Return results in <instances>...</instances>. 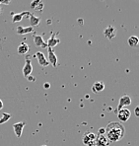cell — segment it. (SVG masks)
<instances>
[{"instance_id":"cell-13","label":"cell","mask_w":139,"mask_h":146,"mask_svg":"<svg viewBox=\"0 0 139 146\" xmlns=\"http://www.w3.org/2000/svg\"><path fill=\"white\" fill-rule=\"evenodd\" d=\"M34 31V28L33 27H23V26H18L16 29V32L18 35H26V34H29L32 33Z\"/></svg>"},{"instance_id":"cell-23","label":"cell","mask_w":139,"mask_h":146,"mask_svg":"<svg viewBox=\"0 0 139 146\" xmlns=\"http://www.w3.org/2000/svg\"><path fill=\"white\" fill-rule=\"evenodd\" d=\"M134 113H135L136 117H139V106H137L135 109H134Z\"/></svg>"},{"instance_id":"cell-22","label":"cell","mask_w":139,"mask_h":146,"mask_svg":"<svg viewBox=\"0 0 139 146\" xmlns=\"http://www.w3.org/2000/svg\"><path fill=\"white\" fill-rule=\"evenodd\" d=\"M106 133V129H105V127H101L99 129V131H98V134H105Z\"/></svg>"},{"instance_id":"cell-5","label":"cell","mask_w":139,"mask_h":146,"mask_svg":"<svg viewBox=\"0 0 139 146\" xmlns=\"http://www.w3.org/2000/svg\"><path fill=\"white\" fill-rule=\"evenodd\" d=\"M130 105H131V98L128 95H123L122 97L119 98V102H118V105H117V111H118L119 110L123 109L124 107L130 106Z\"/></svg>"},{"instance_id":"cell-2","label":"cell","mask_w":139,"mask_h":146,"mask_svg":"<svg viewBox=\"0 0 139 146\" xmlns=\"http://www.w3.org/2000/svg\"><path fill=\"white\" fill-rule=\"evenodd\" d=\"M95 139H96V134L94 132L87 131L86 133L83 135V143L86 146L95 145Z\"/></svg>"},{"instance_id":"cell-10","label":"cell","mask_w":139,"mask_h":146,"mask_svg":"<svg viewBox=\"0 0 139 146\" xmlns=\"http://www.w3.org/2000/svg\"><path fill=\"white\" fill-rule=\"evenodd\" d=\"M36 57H37V59H38V64H40V66H42V67H46V66H48V64H50L48 59L46 58V56H44V54L42 51H38V52L36 53Z\"/></svg>"},{"instance_id":"cell-19","label":"cell","mask_w":139,"mask_h":146,"mask_svg":"<svg viewBox=\"0 0 139 146\" xmlns=\"http://www.w3.org/2000/svg\"><path fill=\"white\" fill-rule=\"evenodd\" d=\"M31 5H32V8H33V9H40V10H42V6H44L40 0H34V1L31 3Z\"/></svg>"},{"instance_id":"cell-12","label":"cell","mask_w":139,"mask_h":146,"mask_svg":"<svg viewBox=\"0 0 139 146\" xmlns=\"http://www.w3.org/2000/svg\"><path fill=\"white\" fill-rule=\"evenodd\" d=\"M34 42L37 46H40V48H46L48 46H46V42L44 40V38L42 36H34Z\"/></svg>"},{"instance_id":"cell-4","label":"cell","mask_w":139,"mask_h":146,"mask_svg":"<svg viewBox=\"0 0 139 146\" xmlns=\"http://www.w3.org/2000/svg\"><path fill=\"white\" fill-rule=\"evenodd\" d=\"M110 141L107 138L106 134H97L95 139V146H109Z\"/></svg>"},{"instance_id":"cell-18","label":"cell","mask_w":139,"mask_h":146,"mask_svg":"<svg viewBox=\"0 0 139 146\" xmlns=\"http://www.w3.org/2000/svg\"><path fill=\"white\" fill-rule=\"evenodd\" d=\"M127 42H128V46H132V48H134V46H138V44H139V38H138V36H131L127 40Z\"/></svg>"},{"instance_id":"cell-14","label":"cell","mask_w":139,"mask_h":146,"mask_svg":"<svg viewBox=\"0 0 139 146\" xmlns=\"http://www.w3.org/2000/svg\"><path fill=\"white\" fill-rule=\"evenodd\" d=\"M30 14H31V13L29 11H24V12H21V13H18V14L13 15L12 22L13 23L20 22V21H22V19L24 18V16H30Z\"/></svg>"},{"instance_id":"cell-24","label":"cell","mask_w":139,"mask_h":146,"mask_svg":"<svg viewBox=\"0 0 139 146\" xmlns=\"http://www.w3.org/2000/svg\"><path fill=\"white\" fill-rule=\"evenodd\" d=\"M44 88H46V89H48V88H50V84H48V83H44Z\"/></svg>"},{"instance_id":"cell-15","label":"cell","mask_w":139,"mask_h":146,"mask_svg":"<svg viewBox=\"0 0 139 146\" xmlns=\"http://www.w3.org/2000/svg\"><path fill=\"white\" fill-rule=\"evenodd\" d=\"M105 89V84L102 82V81H98V82H95L92 87V90H93L94 93H100L103 90Z\"/></svg>"},{"instance_id":"cell-1","label":"cell","mask_w":139,"mask_h":146,"mask_svg":"<svg viewBox=\"0 0 139 146\" xmlns=\"http://www.w3.org/2000/svg\"><path fill=\"white\" fill-rule=\"evenodd\" d=\"M105 129H106L105 134L110 142H117V141L121 140L125 133L124 126L118 121L110 122Z\"/></svg>"},{"instance_id":"cell-8","label":"cell","mask_w":139,"mask_h":146,"mask_svg":"<svg viewBox=\"0 0 139 146\" xmlns=\"http://www.w3.org/2000/svg\"><path fill=\"white\" fill-rule=\"evenodd\" d=\"M104 35L107 38H109V40H113L115 36V35H116V30H115V28L113 27V26H108V27L105 29Z\"/></svg>"},{"instance_id":"cell-3","label":"cell","mask_w":139,"mask_h":146,"mask_svg":"<svg viewBox=\"0 0 139 146\" xmlns=\"http://www.w3.org/2000/svg\"><path fill=\"white\" fill-rule=\"evenodd\" d=\"M130 115H131L130 111L128 109H125V108L119 110V111H117V117H118L119 121H121V122L127 121L130 117Z\"/></svg>"},{"instance_id":"cell-25","label":"cell","mask_w":139,"mask_h":146,"mask_svg":"<svg viewBox=\"0 0 139 146\" xmlns=\"http://www.w3.org/2000/svg\"><path fill=\"white\" fill-rule=\"evenodd\" d=\"M3 109V102L1 101V99H0V110Z\"/></svg>"},{"instance_id":"cell-26","label":"cell","mask_w":139,"mask_h":146,"mask_svg":"<svg viewBox=\"0 0 139 146\" xmlns=\"http://www.w3.org/2000/svg\"><path fill=\"white\" fill-rule=\"evenodd\" d=\"M0 13H1V9H0Z\"/></svg>"},{"instance_id":"cell-17","label":"cell","mask_w":139,"mask_h":146,"mask_svg":"<svg viewBox=\"0 0 139 146\" xmlns=\"http://www.w3.org/2000/svg\"><path fill=\"white\" fill-rule=\"evenodd\" d=\"M29 46H28L26 42H22L20 46H18V53L19 54H26V53L29 51Z\"/></svg>"},{"instance_id":"cell-20","label":"cell","mask_w":139,"mask_h":146,"mask_svg":"<svg viewBox=\"0 0 139 146\" xmlns=\"http://www.w3.org/2000/svg\"><path fill=\"white\" fill-rule=\"evenodd\" d=\"M10 119H11V115H10V113H4L3 115H2V117L0 119V124L5 123V122L7 121H9Z\"/></svg>"},{"instance_id":"cell-9","label":"cell","mask_w":139,"mask_h":146,"mask_svg":"<svg viewBox=\"0 0 139 146\" xmlns=\"http://www.w3.org/2000/svg\"><path fill=\"white\" fill-rule=\"evenodd\" d=\"M48 63H50L53 67H56L57 66V56L55 55L54 51L52 50V48H48Z\"/></svg>"},{"instance_id":"cell-6","label":"cell","mask_w":139,"mask_h":146,"mask_svg":"<svg viewBox=\"0 0 139 146\" xmlns=\"http://www.w3.org/2000/svg\"><path fill=\"white\" fill-rule=\"evenodd\" d=\"M33 72V66H32V61L30 57H27L25 60V65L23 67V74L25 77H29L30 75H32Z\"/></svg>"},{"instance_id":"cell-11","label":"cell","mask_w":139,"mask_h":146,"mask_svg":"<svg viewBox=\"0 0 139 146\" xmlns=\"http://www.w3.org/2000/svg\"><path fill=\"white\" fill-rule=\"evenodd\" d=\"M60 42V40H59V38H56V36L54 35V33H52V35L50 38L48 40V42H46V46H48V48H54L55 46H57V44Z\"/></svg>"},{"instance_id":"cell-21","label":"cell","mask_w":139,"mask_h":146,"mask_svg":"<svg viewBox=\"0 0 139 146\" xmlns=\"http://www.w3.org/2000/svg\"><path fill=\"white\" fill-rule=\"evenodd\" d=\"M11 2V0H0V4H4V5H8Z\"/></svg>"},{"instance_id":"cell-16","label":"cell","mask_w":139,"mask_h":146,"mask_svg":"<svg viewBox=\"0 0 139 146\" xmlns=\"http://www.w3.org/2000/svg\"><path fill=\"white\" fill-rule=\"evenodd\" d=\"M29 19H30V22H31V27H33V28L36 27V26H38L40 22V17L35 16L34 14H30Z\"/></svg>"},{"instance_id":"cell-7","label":"cell","mask_w":139,"mask_h":146,"mask_svg":"<svg viewBox=\"0 0 139 146\" xmlns=\"http://www.w3.org/2000/svg\"><path fill=\"white\" fill-rule=\"evenodd\" d=\"M25 125H26L25 121H19L13 124V129H14L15 135H16L18 138H20L21 135H22V132H23V129H24Z\"/></svg>"}]
</instances>
